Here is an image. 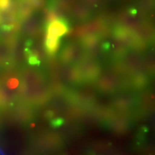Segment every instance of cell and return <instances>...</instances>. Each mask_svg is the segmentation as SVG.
I'll list each match as a JSON object with an SVG mask.
<instances>
[{
  "label": "cell",
  "instance_id": "obj_1",
  "mask_svg": "<svg viewBox=\"0 0 155 155\" xmlns=\"http://www.w3.org/2000/svg\"><path fill=\"white\" fill-rule=\"evenodd\" d=\"M66 31L64 24L61 20H55L50 22L47 29L46 48L49 52H53L57 48L58 40Z\"/></svg>",
  "mask_w": 155,
  "mask_h": 155
}]
</instances>
